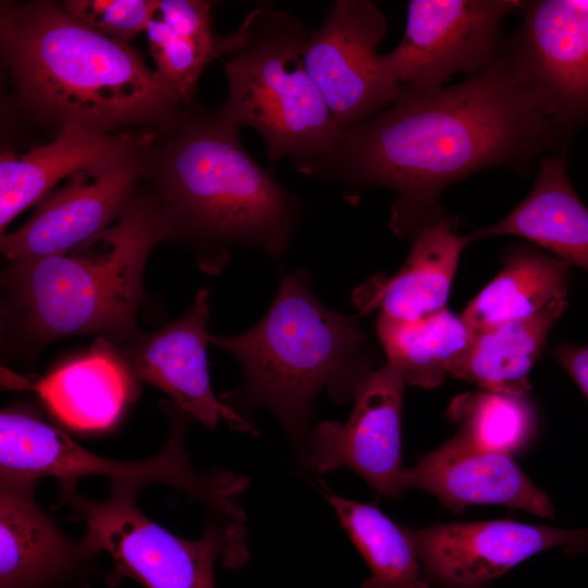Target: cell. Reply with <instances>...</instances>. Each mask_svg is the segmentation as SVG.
I'll return each mask as SVG.
<instances>
[{
    "label": "cell",
    "instance_id": "6da1fadb",
    "mask_svg": "<svg viewBox=\"0 0 588 588\" xmlns=\"http://www.w3.org/2000/svg\"><path fill=\"white\" fill-rule=\"evenodd\" d=\"M561 135L520 82L503 45L489 68L462 83L401 86L391 106L342 133L316 173L355 188L392 189L396 199L389 226L399 237H415L449 216L440 197L450 185L490 168L524 170Z\"/></svg>",
    "mask_w": 588,
    "mask_h": 588
},
{
    "label": "cell",
    "instance_id": "7a4b0ae2",
    "mask_svg": "<svg viewBox=\"0 0 588 588\" xmlns=\"http://www.w3.org/2000/svg\"><path fill=\"white\" fill-rule=\"evenodd\" d=\"M2 56L23 105L57 124L112 133L125 126L177 130L182 96L127 44L72 17L61 4L2 7Z\"/></svg>",
    "mask_w": 588,
    "mask_h": 588
},
{
    "label": "cell",
    "instance_id": "3957f363",
    "mask_svg": "<svg viewBox=\"0 0 588 588\" xmlns=\"http://www.w3.org/2000/svg\"><path fill=\"white\" fill-rule=\"evenodd\" d=\"M161 148L143 155L175 237L198 248V262L215 271L229 247L247 245L279 257L298 218L297 199L245 151L238 127L222 115L194 114Z\"/></svg>",
    "mask_w": 588,
    "mask_h": 588
},
{
    "label": "cell",
    "instance_id": "277c9868",
    "mask_svg": "<svg viewBox=\"0 0 588 588\" xmlns=\"http://www.w3.org/2000/svg\"><path fill=\"white\" fill-rule=\"evenodd\" d=\"M174 238L156 194H137L112 225L59 253L10 262L2 275L5 321L30 345L98 334L125 341L137 335L148 256Z\"/></svg>",
    "mask_w": 588,
    "mask_h": 588
},
{
    "label": "cell",
    "instance_id": "5b68a950",
    "mask_svg": "<svg viewBox=\"0 0 588 588\" xmlns=\"http://www.w3.org/2000/svg\"><path fill=\"white\" fill-rule=\"evenodd\" d=\"M209 341L244 370V382L226 399L271 411L299 456L318 394L326 390L347 403L372 367L356 318L324 307L305 270L281 275L272 305L253 328L233 336L210 334Z\"/></svg>",
    "mask_w": 588,
    "mask_h": 588
},
{
    "label": "cell",
    "instance_id": "8992f818",
    "mask_svg": "<svg viewBox=\"0 0 588 588\" xmlns=\"http://www.w3.org/2000/svg\"><path fill=\"white\" fill-rule=\"evenodd\" d=\"M241 28L243 40L224 66L229 96L219 111L237 127L256 130L271 162L287 155L299 171L316 173L342 132L306 70L308 32L269 4L250 12Z\"/></svg>",
    "mask_w": 588,
    "mask_h": 588
},
{
    "label": "cell",
    "instance_id": "52a82bcc",
    "mask_svg": "<svg viewBox=\"0 0 588 588\" xmlns=\"http://www.w3.org/2000/svg\"><path fill=\"white\" fill-rule=\"evenodd\" d=\"M185 416L180 412L168 442L156 456L142 462H118L84 450L35 415L5 409L0 415L1 476L36 481L45 476L75 480L101 475L110 478L111 486L135 491L161 482L208 505L228 520L243 524L245 515L237 498L248 480L229 470L198 473L192 466L183 442Z\"/></svg>",
    "mask_w": 588,
    "mask_h": 588
},
{
    "label": "cell",
    "instance_id": "ba28073f",
    "mask_svg": "<svg viewBox=\"0 0 588 588\" xmlns=\"http://www.w3.org/2000/svg\"><path fill=\"white\" fill-rule=\"evenodd\" d=\"M60 495L85 522L82 541L89 555L107 551L118 569L146 588H215L213 565L241 566L248 556L243 525L211 522L196 541L180 538L143 514L135 490L111 487L95 501L76 492L74 480H59Z\"/></svg>",
    "mask_w": 588,
    "mask_h": 588
},
{
    "label": "cell",
    "instance_id": "9c48e42d",
    "mask_svg": "<svg viewBox=\"0 0 588 588\" xmlns=\"http://www.w3.org/2000/svg\"><path fill=\"white\" fill-rule=\"evenodd\" d=\"M385 30V19L373 2L338 0L323 24L308 33L306 70L342 133L369 121L400 96L401 84L385 54L377 53Z\"/></svg>",
    "mask_w": 588,
    "mask_h": 588
},
{
    "label": "cell",
    "instance_id": "30bf717a",
    "mask_svg": "<svg viewBox=\"0 0 588 588\" xmlns=\"http://www.w3.org/2000/svg\"><path fill=\"white\" fill-rule=\"evenodd\" d=\"M517 0H412L404 36L385 54L401 86L433 89L455 73L489 68L504 42L501 23L519 10Z\"/></svg>",
    "mask_w": 588,
    "mask_h": 588
},
{
    "label": "cell",
    "instance_id": "8fae6325",
    "mask_svg": "<svg viewBox=\"0 0 588 588\" xmlns=\"http://www.w3.org/2000/svg\"><path fill=\"white\" fill-rule=\"evenodd\" d=\"M504 50L523 85L563 134L588 120V1H522Z\"/></svg>",
    "mask_w": 588,
    "mask_h": 588
},
{
    "label": "cell",
    "instance_id": "7c38bea8",
    "mask_svg": "<svg viewBox=\"0 0 588 588\" xmlns=\"http://www.w3.org/2000/svg\"><path fill=\"white\" fill-rule=\"evenodd\" d=\"M405 383L390 363L367 375L355 390L345 424L324 421L308 432L301 454L304 464L319 473L347 467L379 494L400 498Z\"/></svg>",
    "mask_w": 588,
    "mask_h": 588
},
{
    "label": "cell",
    "instance_id": "4fadbf2b",
    "mask_svg": "<svg viewBox=\"0 0 588 588\" xmlns=\"http://www.w3.org/2000/svg\"><path fill=\"white\" fill-rule=\"evenodd\" d=\"M425 574L440 588H490L537 553L571 543L577 529L494 519L403 527Z\"/></svg>",
    "mask_w": 588,
    "mask_h": 588
},
{
    "label": "cell",
    "instance_id": "5bb4252c",
    "mask_svg": "<svg viewBox=\"0 0 588 588\" xmlns=\"http://www.w3.org/2000/svg\"><path fill=\"white\" fill-rule=\"evenodd\" d=\"M146 148L115 166L70 176L38 203L21 228L1 235L5 259L15 262L59 253L115 223L138 194Z\"/></svg>",
    "mask_w": 588,
    "mask_h": 588
},
{
    "label": "cell",
    "instance_id": "9a60e30c",
    "mask_svg": "<svg viewBox=\"0 0 588 588\" xmlns=\"http://www.w3.org/2000/svg\"><path fill=\"white\" fill-rule=\"evenodd\" d=\"M208 320L209 292L200 289L183 317L152 334L134 336L123 356L136 380L166 392L187 417L211 429L224 419L232 428L250 430L247 421L212 393L207 360Z\"/></svg>",
    "mask_w": 588,
    "mask_h": 588
},
{
    "label": "cell",
    "instance_id": "2e32d148",
    "mask_svg": "<svg viewBox=\"0 0 588 588\" xmlns=\"http://www.w3.org/2000/svg\"><path fill=\"white\" fill-rule=\"evenodd\" d=\"M403 489L426 491L444 506L503 505L553 518L549 497L536 487L511 454L488 450L461 432L424 455L401 476Z\"/></svg>",
    "mask_w": 588,
    "mask_h": 588
},
{
    "label": "cell",
    "instance_id": "e0dca14e",
    "mask_svg": "<svg viewBox=\"0 0 588 588\" xmlns=\"http://www.w3.org/2000/svg\"><path fill=\"white\" fill-rule=\"evenodd\" d=\"M151 143L150 134L105 133L68 123L56 139L24 154L5 151L0 158V229L30 205L39 203L54 185L84 170L115 166Z\"/></svg>",
    "mask_w": 588,
    "mask_h": 588
},
{
    "label": "cell",
    "instance_id": "ac0fdd59",
    "mask_svg": "<svg viewBox=\"0 0 588 588\" xmlns=\"http://www.w3.org/2000/svg\"><path fill=\"white\" fill-rule=\"evenodd\" d=\"M458 219L446 216L418 232L402 268L391 277H370L353 293L359 315L415 321L445 308L469 234L457 233Z\"/></svg>",
    "mask_w": 588,
    "mask_h": 588
},
{
    "label": "cell",
    "instance_id": "d6986e66",
    "mask_svg": "<svg viewBox=\"0 0 588 588\" xmlns=\"http://www.w3.org/2000/svg\"><path fill=\"white\" fill-rule=\"evenodd\" d=\"M34 483L1 476L0 588H41L89 555L35 502Z\"/></svg>",
    "mask_w": 588,
    "mask_h": 588
},
{
    "label": "cell",
    "instance_id": "ffe728a7",
    "mask_svg": "<svg viewBox=\"0 0 588 588\" xmlns=\"http://www.w3.org/2000/svg\"><path fill=\"white\" fill-rule=\"evenodd\" d=\"M513 235L588 273V208L574 191L563 155L541 158L529 194L502 220L477 228L471 242Z\"/></svg>",
    "mask_w": 588,
    "mask_h": 588
},
{
    "label": "cell",
    "instance_id": "44dd1931",
    "mask_svg": "<svg viewBox=\"0 0 588 588\" xmlns=\"http://www.w3.org/2000/svg\"><path fill=\"white\" fill-rule=\"evenodd\" d=\"M133 376L113 343L98 338L89 352L36 381L35 390L65 425L81 430L112 426L134 393Z\"/></svg>",
    "mask_w": 588,
    "mask_h": 588
},
{
    "label": "cell",
    "instance_id": "7402d4cb",
    "mask_svg": "<svg viewBox=\"0 0 588 588\" xmlns=\"http://www.w3.org/2000/svg\"><path fill=\"white\" fill-rule=\"evenodd\" d=\"M210 4L199 0H159L146 27L156 72L187 102L205 66L234 52L243 32L217 36Z\"/></svg>",
    "mask_w": 588,
    "mask_h": 588
},
{
    "label": "cell",
    "instance_id": "603a6c76",
    "mask_svg": "<svg viewBox=\"0 0 588 588\" xmlns=\"http://www.w3.org/2000/svg\"><path fill=\"white\" fill-rule=\"evenodd\" d=\"M566 307L567 296H561L530 317L477 332L450 375L483 391L524 395L530 389L528 375Z\"/></svg>",
    "mask_w": 588,
    "mask_h": 588
},
{
    "label": "cell",
    "instance_id": "cb8c5ba5",
    "mask_svg": "<svg viewBox=\"0 0 588 588\" xmlns=\"http://www.w3.org/2000/svg\"><path fill=\"white\" fill-rule=\"evenodd\" d=\"M571 266L555 256L520 246L471 299L462 317L476 333L530 317L567 296Z\"/></svg>",
    "mask_w": 588,
    "mask_h": 588
},
{
    "label": "cell",
    "instance_id": "d4e9b609",
    "mask_svg": "<svg viewBox=\"0 0 588 588\" xmlns=\"http://www.w3.org/2000/svg\"><path fill=\"white\" fill-rule=\"evenodd\" d=\"M377 334L388 363L402 373L406 383L433 389L465 356L476 331L462 316L445 307L415 321L379 315Z\"/></svg>",
    "mask_w": 588,
    "mask_h": 588
},
{
    "label": "cell",
    "instance_id": "484cf974",
    "mask_svg": "<svg viewBox=\"0 0 588 588\" xmlns=\"http://www.w3.org/2000/svg\"><path fill=\"white\" fill-rule=\"evenodd\" d=\"M327 498L369 566L362 588H431L403 527L368 503L333 493Z\"/></svg>",
    "mask_w": 588,
    "mask_h": 588
},
{
    "label": "cell",
    "instance_id": "4316f807",
    "mask_svg": "<svg viewBox=\"0 0 588 588\" xmlns=\"http://www.w3.org/2000/svg\"><path fill=\"white\" fill-rule=\"evenodd\" d=\"M448 416L460 426L458 432L477 445L511 455L526 443L534 426L524 395L483 390L454 399Z\"/></svg>",
    "mask_w": 588,
    "mask_h": 588
},
{
    "label": "cell",
    "instance_id": "83f0119b",
    "mask_svg": "<svg viewBox=\"0 0 588 588\" xmlns=\"http://www.w3.org/2000/svg\"><path fill=\"white\" fill-rule=\"evenodd\" d=\"M62 8L75 20L123 44L142 30L158 8L156 0H71Z\"/></svg>",
    "mask_w": 588,
    "mask_h": 588
},
{
    "label": "cell",
    "instance_id": "f1b7e54d",
    "mask_svg": "<svg viewBox=\"0 0 588 588\" xmlns=\"http://www.w3.org/2000/svg\"><path fill=\"white\" fill-rule=\"evenodd\" d=\"M553 356L588 399V346L563 343L554 348Z\"/></svg>",
    "mask_w": 588,
    "mask_h": 588
},
{
    "label": "cell",
    "instance_id": "f546056e",
    "mask_svg": "<svg viewBox=\"0 0 588 588\" xmlns=\"http://www.w3.org/2000/svg\"><path fill=\"white\" fill-rule=\"evenodd\" d=\"M562 550L568 556L588 555V528L577 529L574 540Z\"/></svg>",
    "mask_w": 588,
    "mask_h": 588
}]
</instances>
